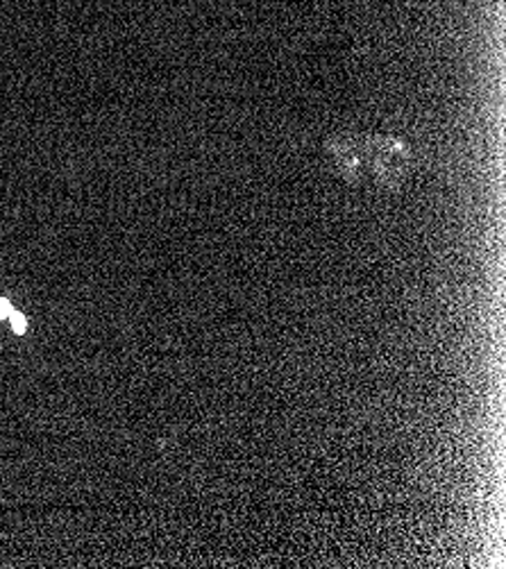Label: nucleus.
<instances>
[{
	"mask_svg": "<svg viewBox=\"0 0 506 569\" xmlns=\"http://www.w3.org/2000/svg\"><path fill=\"white\" fill-rule=\"evenodd\" d=\"M336 166L346 180L357 182L368 168L379 187H398L409 173V150L405 143L388 137H366L361 141L344 139L327 143Z\"/></svg>",
	"mask_w": 506,
	"mask_h": 569,
	"instance_id": "nucleus-1",
	"label": "nucleus"
},
{
	"mask_svg": "<svg viewBox=\"0 0 506 569\" xmlns=\"http://www.w3.org/2000/svg\"><path fill=\"white\" fill-rule=\"evenodd\" d=\"M8 320L12 322V329H14V333H26V331H28V320H26V316H23V313H19V311H12Z\"/></svg>",
	"mask_w": 506,
	"mask_h": 569,
	"instance_id": "nucleus-2",
	"label": "nucleus"
},
{
	"mask_svg": "<svg viewBox=\"0 0 506 569\" xmlns=\"http://www.w3.org/2000/svg\"><path fill=\"white\" fill-rule=\"evenodd\" d=\"M14 309H12V305H10V300H6V298H0V320H6V318H10V313H12Z\"/></svg>",
	"mask_w": 506,
	"mask_h": 569,
	"instance_id": "nucleus-3",
	"label": "nucleus"
}]
</instances>
